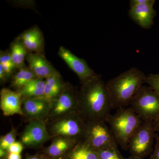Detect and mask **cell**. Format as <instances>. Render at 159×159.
I'll list each match as a JSON object with an SVG mask.
<instances>
[{
	"label": "cell",
	"instance_id": "1",
	"mask_svg": "<svg viewBox=\"0 0 159 159\" xmlns=\"http://www.w3.org/2000/svg\"><path fill=\"white\" fill-rule=\"evenodd\" d=\"M111 109L110 96L101 75L81 84L78 90V112L87 121L106 122Z\"/></svg>",
	"mask_w": 159,
	"mask_h": 159
},
{
	"label": "cell",
	"instance_id": "2",
	"mask_svg": "<svg viewBox=\"0 0 159 159\" xmlns=\"http://www.w3.org/2000/svg\"><path fill=\"white\" fill-rule=\"evenodd\" d=\"M147 76L138 68L133 67L108 80L107 88L112 109L124 107L145 83Z\"/></svg>",
	"mask_w": 159,
	"mask_h": 159
},
{
	"label": "cell",
	"instance_id": "3",
	"mask_svg": "<svg viewBox=\"0 0 159 159\" xmlns=\"http://www.w3.org/2000/svg\"><path fill=\"white\" fill-rule=\"evenodd\" d=\"M143 122L131 107H121L111 115L108 123L115 140L124 150H128L129 139Z\"/></svg>",
	"mask_w": 159,
	"mask_h": 159
},
{
	"label": "cell",
	"instance_id": "4",
	"mask_svg": "<svg viewBox=\"0 0 159 159\" xmlns=\"http://www.w3.org/2000/svg\"><path fill=\"white\" fill-rule=\"evenodd\" d=\"M87 121L78 112L46 122L51 139L61 136L82 141Z\"/></svg>",
	"mask_w": 159,
	"mask_h": 159
},
{
	"label": "cell",
	"instance_id": "5",
	"mask_svg": "<svg viewBox=\"0 0 159 159\" xmlns=\"http://www.w3.org/2000/svg\"><path fill=\"white\" fill-rule=\"evenodd\" d=\"M130 104L143 122H153L159 117V94L150 87L142 86Z\"/></svg>",
	"mask_w": 159,
	"mask_h": 159
},
{
	"label": "cell",
	"instance_id": "6",
	"mask_svg": "<svg viewBox=\"0 0 159 159\" xmlns=\"http://www.w3.org/2000/svg\"><path fill=\"white\" fill-rule=\"evenodd\" d=\"M82 141L97 151L117 146L106 122L100 120L87 121Z\"/></svg>",
	"mask_w": 159,
	"mask_h": 159
},
{
	"label": "cell",
	"instance_id": "7",
	"mask_svg": "<svg viewBox=\"0 0 159 159\" xmlns=\"http://www.w3.org/2000/svg\"><path fill=\"white\" fill-rule=\"evenodd\" d=\"M155 133L153 122H143L129 142L131 156L143 159L150 154L153 151Z\"/></svg>",
	"mask_w": 159,
	"mask_h": 159
},
{
	"label": "cell",
	"instance_id": "8",
	"mask_svg": "<svg viewBox=\"0 0 159 159\" xmlns=\"http://www.w3.org/2000/svg\"><path fill=\"white\" fill-rule=\"evenodd\" d=\"M78 90L67 83L66 87L55 99L51 102L46 122L78 112Z\"/></svg>",
	"mask_w": 159,
	"mask_h": 159
},
{
	"label": "cell",
	"instance_id": "9",
	"mask_svg": "<svg viewBox=\"0 0 159 159\" xmlns=\"http://www.w3.org/2000/svg\"><path fill=\"white\" fill-rule=\"evenodd\" d=\"M51 139L43 120L29 122L20 135L19 141L26 148H39Z\"/></svg>",
	"mask_w": 159,
	"mask_h": 159
},
{
	"label": "cell",
	"instance_id": "10",
	"mask_svg": "<svg viewBox=\"0 0 159 159\" xmlns=\"http://www.w3.org/2000/svg\"><path fill=\"white\" fill-rule=\"evenodd\" d=\"M58 54L77 74L81 84L88 82L99 75L89 67L85 60L77 57L63 46L59 48Z\"/></svg>",
	"mask_w": 159,
	"mask_h": 159
},
{
	"label": "cell",
	"instance_id": "11",
	"mask_svg": "<svg viewBox=\"0 0 159 159\" xmlns=\"http://www.w3.org/2000/svg\"><path fill=\"white\" fill-rule=\"evenodd\" d=\"M51 102L43 97L23 98V116L27 122L34 120L46 122L48 116Z\"/></svg>",
	"mask_w": 159,
	"mask_h": 159
},
{
	"label": "cell",
	"instance_id": "12",
	"mask_svg": "<svg viewBox=\"0 0 159 159\" xmlns=\"http://www.w3.org/2000/svg\"><path fill=\"white\" fill-rule=\"evenodd\" d=\"M23 97L16 91L3 88L0 92V107L5 116H23Z\"/></svg>",
	"mask_w": 159,
	"mask_h": 159
},
{
	"label": "cell",
	"instance_id": "13",
	"mask_svg": "<svg viewBox=\"0 0 159 159\" xmlns=\"http://www.w3.org/2000/svg\"><path fill=\"white\" fill-rule=\"evenodd\" d=\"M29 66L38 78L46 79L60 74L41 53H28L26 57Z\"/></svg>",
	"mask_w": 159,
	"mask_h": 159
},
{
	"label": "cell",
	"instance_id": "14",
	"mask_svg": "<svg viewBox=\"0 0 159 159\" xmlns=\"http://www.w3.org/2000/svg\"><path fill=\"white\" fill-rule=\"evenodd\" d=\"M155 3V1L146 5L130 7L129 16L141 28L149 29L153 24L154 19L156 14L153 7Z\"/></svg>",
	"mask_w": 159,
	"mask_h": 159
},
{
	"label": "cell",
	"instance_id": "15",
	"mask_svg": "<svg viewBox=\"0 0 159 159\" xmlns=\"http://www.w3.org/2000/svg\"><path fill=\"white\" fill-rule=\"evenodd\" d=\"M51 145L43 148L42 153L54 159H62L78 142L74 139L57 136L52 138Z\"/></svg>",
	"mask_w": 159,
	"mask_h": 159
},
{
	"label": "cell",
	"instance_id": "16",
	"mask_svg": "<svg viewBox=\"0 0 159 159\" xmlns=\"http://www.w3.org/2000/svg\"><path fill=\"white\" fill-rule=\"evenodd\" d=\"M46 85L43 98L51 102L61 94L67 83L63 81L60 74L52 75L45 79Z\"/></svg>",
	"mask_w": 159,
	"mask_h": 159
},
{
	"label": "cell",
	"instance_id": "17",
	"mask_svg": "<svg viewBox=\"0 0 159 159\" xmlns=\"http://www.w3.org/2000/svg\"><path fill=\"white\" fill-rule=\"evenodd\" d=\"M46 81L43 79L37 78L30 80L19 89L16 91L23 98L42 97L44 94Z\"/></svg>",
	"mask_w": 159,
	"mask_h": 159
},
{
	"label": "cell",
	"instance_id": "18",
	"mask_svg": "<svg viewBox=\"0 0 159 159\" xmlns=\"http://www.w3.org/2000/svg\"><path fill=\"white\" fill-rule=\"evenodd\" d=\"M62 159H99V157L97 150L81 141L77 142Z\"/></svg>",
	"mask_w": 159,
	"mask_h": 159
},
{
	"label": "cell",
	"instance_id": "19",
	"mask_svg": "<svg viewBox=\"0 0 159 159\" xmlns=\"http://www.w3.org/2000/svg\"><path fill=\"white\" fill-rule=\"evenodd\" d=\"M19 69L11 80V87L15 89L16 91L22 87L30 80L38 78L29 66H25Z\"/></svg>",
	"mask_w": 159,
	"mask_h": 159
},
{
	"label": "cell",
	"instance_id": "20",
	"mask_svg": "<svg viewBox=\"0 0 159 159\" xmlns=\"http://www.w3.org/2000/svg\"><path fill=\"white\" fill-rule=\"evenodd\" d=\"M10 52L15 68L20 69L25 66V60L28 53L27 49L20 40L18 39L12 43Z\"/></svg>",
	"mask_w": 159,
	"mask_h": 159
},
{
	"label": "cell",
	"instance_id": "21",
	"mask_svg": "<svg viewBox=\"0 0 159 159\" xmlns=\"http://www.w3.org/2000/svg\"><path fill=\"white\" fill-rule=\"evenodd\" d=\"M21 41L27 51L34 52V53H41L43 51L44 43L42 33L31 39Z\"/></svg>",
	"mask_w": 159,
	"mask_h": 159
},
{
	"label": "cell",
	"instance_id": "22",
	"mask_svg": "<svg viewBox=\"0 0 159 159\" xmlns=\"http://www.w3.org/2000/svg\"><path fill=\"white\" fill-rule=\"evenodd\" d=\"M99 159H124L118 148V146L97 151Z\"/></svg>",
	"mask_w": 159,
	"mask_h": 159
},
{
	"label": "cell",
	"instance_id": "23",
	"mask_svg": "<svg viewBox=\"0 0 159 159\" xmlns=\"http://www.w3.org/2000/svg\"><path fill=\"white\" fill-rule=\"evenodd\" d=\"M17 131L16 129L12 127L11 130L8 134L2 136L0 138V148L7 150L11 144L16 141Z\"/></svg>",
	"mask_w": 159,
	"mask_h": 159
},
{
	"label": "cell",
	"instance_id": "24",
	"mask_svg": "<svg viewBox=\"0 0 159 159\" xmlns=\"http://www.w3.org/2000/svg\"><path fill=\"white\" fill-rule=\"evenodd\" d=\"M145 83L149 87L159 94V73L150 74L146 77Z\"/></svg>",
	"mask_w": 159,
	"mask_h": 159
},
{
	"label": "cell",
	"instance_id": "25",
	"mask_svg": "<svg viewBox=\"0 0 159 159\" xmlns=\"http://www.w3.org/2000/svg\"><path fill=\"white\" fill-rule=\"evenodd\" d=\"M0 64H11L14 65L12 58H11V52L10 51H1Z\"/></svg>",
	"mask_w": 159,
	"mask_h": 159
},
{
	"label": "cell",
	"instance_id": "26",
	"mask_svg": "<svg viewBox=\"0 0 159 159\" xmlns=\"http://www.w3.org/2000/svg\"><path fill=\"white\" fill-rule=\"evenodd\" d=\"M24 148L25 147L23 144L18 141L11 144L7 150L9 153L20 154Z\"/></svg>",
	"mask_w": 159,
	"mask_h": 159
},
{
	"label": "cell",
	"instance_id": "27",
	"mask_svg": "<svg viewBox=\"0 0 159 159\" xmlns=\"http://www.w3.org/2000/svg\"><path fill=\"white\" fill-rule=\"evenodd\" d=\"M155 145L152 153L151 155L150 159H159V135L156 134Z\"/></svg>",
	"mask_w": 159,
	"mask_h": 159
},
{
	"label": "cell",
	"instance_id": "28",
	"mask_svg": "<svg viewBox=\"0 0 159 159\" xmlns=\"http://www.w3.org/2000/svg\"><path fill=\"white\" fill-rule=\"evenodd\" d=\"M155 0H130L129 1V6H142L150 4L155 2Z\"/></svg>",
	"mask_w": 159,
	"mask_h": 159
},
{
	"label": "cell",
	"instance_id": "29",
	"mask_svg": "<svg viewBox=\"0 0 159 159\" xmlns=\"http://www.w3.org/2000/svg\"><path fill=\"white\" fill-rule=\"evenodd\" d=\"M0 65L2 66L5 74L7 76V78L9 79V77H11L13 69L15 68V67L13 65L11 64H0Z\"/></svg>",
	"mask_w": 159,
	"mask_h": 159
},
{
	"label": "cell",
	"instance_id": "30",
	"mask_svg": "<svg viewBox=\"0 0 159 159\" xmlns=\"http://www.w3.org/2000/svg\"><path fill=\"white\" fill-rule=\"evenodd\" d=\"M8 79L7 76L5 74L2 67V66L0 65V80H1V83L6 82Z\"/></svg>",
	"mask_w": 159,
	"mask_h": 159
},
{
	"label": "cell",
	"instance_id": "31",
	"mask_svg": "<svg viewBox=\"0 0 159 159\" xmlns=\"http://www.w3.org/2000/svg\"><path fill=\"white\" fill-rule=\"evenodd\" d=\"M7 159H22L20 154L9 153Z\"/></svg>",
	"mask_w": 159,
	"mask_h": 159
},
{
	"label": "cell",
	"instance_id": "32",
	"mask_svg": "<svg viewBox=\"0 0 159 159\" xmlns=\"http://www.w3.org/2000/svg\"><path fill=\"white\" fill-rule=\"evenodd\" d=\"M9 152L6 149L0 148V159H7Z\"/></svg>",
	"mask_w": 159,
	"mask_h": 159
},
{
	"label": "cell",
	"instance_id": "33",
	"mask_svg": "<svg viewBox=\"0 0 159 159\" xmlns=\"http://www.w3.org/2000/svg\"><path fill=\"white\" fill-rule=\"evenodd\" d=\"M25 159H41L40 154L31 155L29 154H26L25 156Z\"/></svg>",
	"mask_w": 159,
	"mask_h": 159
},
{
	"label": "cell",
	"instance_id": "34",
	"mask_svg": "<svg viewBox=\"0 0 159 159\" xmlns=\"http://www.w3.org/2000/svg\"><path fill=\"white\" fill-rule=\"evenodd\" d=\"M153 124L156 132L159 134V117L155 121H154Z\"/></svg>",
	"mask_w": 159,
	"mask_h": 159
},
{
	"label": "cell",
	"instance_id": "35",
	"mask_svg": "<svg viewBox=\"0 0 159 159\" xmlns=\"http://www.w3.org/2000/svg\"><path fill=\"white\" fill-rule=\"evenodd\" d=\"M41 159H54L43 153L40 154Z\"/></svg>",
	"mask_w": 159,
	"mask_h": 159
},
{
	"label": "cell",
	"instance_id": "36",
	"mask_svg": "<svg viewBox=\"0 0 159 159\" xmlns=\"http://www.w3.org/2000/svg\"><path fill=\"white\" fill-rule=\"evenodd\" d=\"M124 159H142L139 158L137 157L132 156H131L130 157H128V158H124Z\"/></svg>",
	"mask_w": 159,
	"mask_h": 159
},
{
	"label": "cell",
	"instance_id": "37",
	"mask_svg": "<svg viewBox=\"0 0 159 159\" xmlns=\"http://www.w3.org/2000/svg\"></svg>",
	"mask_w": 159,
	"mask_h": 159
}]
</instances>
